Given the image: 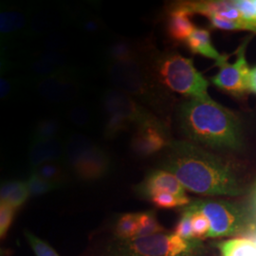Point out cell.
Instances as JSON below:
<instances>
[{
	"instance_id": "cell-1",
	"label": "cell",
	"mask_w": 256,
	"mask_h": 256,
	"mask_svg": "<svg viewBox=\"0 0 256 256\" xmlns=\"http://www.w3.org/2000/svg\"><path fill=\"white\" fill-rule=\"evenodd\" d=\"M160 165L191 192L229 196L242 194L238 176L230 165L192 142H171Z\"/></svg>"
},
{
	"instance_id": "cell-2",
	"label": "cell",
	"mask_w": 256,
	"mask_h": 256,
	"mask_svg": "<svg viewBox=\"0 0 256 256\" xmlns=\"http://www.w3.org/2000/svg\"><path fill=\"white\" fill-rule=\"evenodd\" d=\"M180 124L185 136L214 149L241 146L240 122L229 110L212 99H190L180 108Z\"/></svg>"
},
{
	"instance_id": "cell-3",
	"label": "cell",
	"mask_w": 256,
	"mask_h": 256,
	"mask_svg": "<svg viewBox=\"0 0 256 256\" xmlns=\"http://www.w3.org/2000/svg\"><path fill=\"white\" fill-rule=\"evenodd\" d=\"M158 81L172 92L191 97V99H210L209 82L194 66L192 59L182 55L165 54L155 62Z\"/></svg>"
},
{
	"instance_id": "cell-4",
	"label": "cell",
	"mask_w": 256,
	"mask_h": 256,
	"mask_svg": "<svg viewBox=\"0 0 256 256\" xmlns=\"http://www.w3.org/2000/svg\"><path fill=\"white\" fill-rule=\"evenodd\" d=\"M196 247L194 240H185L176 234L160 232L114 242L108 248V256H184Z\"/></svg>"
},
{
	"instance_id": "cell-5",
	"label": "cell",
	"mask_w": 256,
	"mask_h": 256,
	"mask_svg": "<svg viewBox=\"0 0 256 256\" xmlns=\"http://www.w3.org/2000/svg\"><path fill=\"white\" fill-rule=\"evenodd\" d=\"M192 210L202 212L210 221L208 238H224L244 234L247 228L245 210L236 204L223 200H198L187 205Z\"/></svg>"
},
{
	"instance_id": "cell-6",
	"label": "cell",
	"mask_w": 256,
	"mask_h": 256,
	"mask_svg": "<svg viewBox=\"0 0 256 256\" xmlns=\"http://www.w3.org/2000/svg\"><path fill=\"white\" fill-rule=\"evenodd\" d=\"M108 74L110 82L117 90L132 97L135 96L149 101L153 96V82L146 66L140 63V57L128 61L110 62Z\"/></svg>"
},
{
	"instance_id": "cell-7",
	"label": "cell",
	"mask_w": 256,
	"mask_h": 256,
	"mask_svg": "<svg viewBox=\"0 0 256 256\" xmlns=\"http://www.w3.org/2000/svg\"><path fill=\"white\" fill-rule=\"evenodd\" d=\"M248 40L250 39L244 41V43L238 48V56L234 63H228V57L224 55L216 62L220 66V72L212 78V82L220 90L238 96L244 94L248 90L250 70L248 68L245 57Z\"/></svg>"
},
{
	"instance_id": "cell-8",
	"label": "cell",
	"mask_w": 256,
	"mask_h": 256,
	"mask_svg": "<svg viewBox=\"0 0 256 256\" xmlns=\"http://www.w3.org/2000/svg\"><path fill=\"white\" fill-rule=\"evenodd\" d=\"M102 102L108 114L120 115L137 128L156 119L155 116L138 104L131 95L117 88H110L104 92Z\"/></svg>"
},
{
	"instance_id": "cell-9",
	"label": "cell",
	"mask_w": 256,
	"mask_h": 256,
	"mask_svg": "<svg viewBox=\"0 0 256 256\" xmlns=\"http://www.w3.org/2000/svg\"><path fill=\"white\" fill-rule=\"evenodd\" d=\"M169 144L164 126L156 118L138 126L132 138L131 148L136 155L149 156L169 146Z\"/></svg>"
},
{
	"instance_id": "cell-10",
	"label": "cell",
	"mask_w": 256,
	"mask_h": 256,
	"mask_svg": "<svg viewBox=\"0 0 256 256\" xmlns=\"http://www.w3.org/2000/svg\"><path fill=\"white\" fill-rule=\"evenodd\" d=\"M38 94L46 102L61 104L70 101L78 93L77 82L68 72H61L41 79L37 84Z\"/></svg>"
},
{
	"instance_id": "cell-11",
	"label": "cell",
	"mask_w": 256,
	"mask_h": 256,
	"mask_svg": "<svg viewBox=\"0 0 256 256\" xmlns=\"http://www.w3.org/2000/svg\"><path fill=\"white\" fill-rule=\"evenodd\" d=\"M110 155L106 150L94 144L72 170L78 178L90 182L106 176L110 173Z\"/></svg>"
},
{
	"instance_id": "cell-12",
	"label": "cell",
	"mask_w": 256,
	"mask_h": 256,
	"mask_svg": "<svg viewBox=\"0 0 256 256\" xmlns=\"http://www.w3.org/2000/svg\"><path fill=\"white\" fill-rule=\"evenodd\" d=\"M137 191L140 196L148 200L160 194L186 196L182 184L174 174L166 170H156L150 173L142 182L138 185Z\"/></svg>"
},
{
	"instance_id": "cell-13",
	"label": "cell",
	"mask_w": 256,
	"mask_h": 256,
	"mask_svg": "<svg viewBox=\"0 0 256 256\" xmlns=\"http://www.w3.org/2000/svg\"><path fill=\"white\" fill-rule=\"evenodd\" d=\"M63 160L64 144L57 138L32 142L28 149V162L32 169L48 162H61Z\"/></svg>"
},
{
	"instance_id": "cell-14",
	"label": "cell",
	"mask_w": 256,
	"mask_h": 256,
	"mask_svg": "<svg viewBox=\"0 0 256 256\" xmlns=\"http://www.w3.org/2000/svg\"><path fill=\"white\" fill-rule=\"evenodd\" d=\"M190 14L178 6H176L168 21V34L176 42H186L196 30L190 19Z\"/></svg>"
},
{
	"instance_id": "cell-15",
	"label": "cell",
	"mask_w": 256,
	"mask_h": 256,
	"mask_svg": "<svg viewBox=\"0 0 256 256\" xmlns=\"http://www.w3.org/2000/svg\"><path fill=\"white\" fill-rule=\"evenodd\" d=\"M186 43L190 50L194 54L203 55L207 58L214 59L216 60V62H218L223 56L220 54L214 46H212L210 32L208 30L196 28L192 34L187 39Z\"/></svg>"
},
{
	"instance_id": "cell-16",
	"label": "cell",
	"mask_w": 256,
	"mask_h": 256,
	"mask_svg": "<svg viewBox=\"0 0 256 256\" xmlns=\"http://www.w3.org/2000/svg\"><path fill=\"white\" fill-rule=\"evenodd\" d=\"M30 196L27 182L21 180H9L2 183L0 188V200L6 202L14 209H19Z\"/></svg>"
},
{
	"instance_id": "cell-17",
	"label": "cell",
	"mask_w": 256,
	"mask_h": 256,
	"mask_svg": "<svg viewBox=\"0 0 256 256\" xmlns=\"http://www.w3.org/2000/svg\"><path fill=\"white\" fill-rule=\"evenodd\" d=\"M93 144L92 140L84 134L75 133L70 135L64 144V162L66 164L72 169Z\"/></svg>"
},
{
	"instance_id": "cell-18",
	"label": "cell",
	"mask_w": 256,
	"mask_h": 256,
	"mask_svg": "<svg viewBox=\"0 0 256 256\" xmlns=\"http://www.w3.org/2000/svg\"><path fill=\"white\" fill-rule=\"evenodd\" d=\"M218 248L222 256H256V241L245 236L220 242Z\"/></svg>"
},
{
	"instance_id": "cell-19",
	"label": "cell",
	"mask_w": 256,
	"mask_h": 256,
	"mask_svg": "<svg viewBox=\"0 0 256 256\" xmlns=\"http://www.w3.org/2000/svg\"><path fill=\"white\" fill-rule=\"evenodd\" d=\"M27 22L26 16L16 10L1 12L0 14V32L2 36H10L16 34L25 27Z\"/></svg>"
},
{
	"instance_id": "cell-20",
	"label": "cell",
	"mask_w": 256,
	"mask_h": 256,
	"mask_svg": "<svg viewBox=\"0 0 256 256\" xmlns=\"http://www.w3.org/2000/svg\"><path fill=\"white\" fill-rule=\"evenodd\" d=\"M61 129L60 122L54 118L41 120L34 129L32 142L56 138Z\"/></svg>"
},
{
	"instance_id": "cell-21",
	"label": "cell",
	"mask_w": 256,
	"mask_h": 256,
	"mask_svg": "<svg viewBox=\"0 0 256 256\" xmlns=\"http://www.w3.org/2000/svg\"><path fill=\"white\" fill-rule=\"evenodd\" d=\"M32 173L39 176L48 182L61 186L64 182L66 173L61 162H48L32 169Z\"/></svg>"
},
{
	"instance_id": "cell-22",
	"label": "cell",
	"mask_w": 256,
	"mask_h": 256,
	"mask_svg": "<svg viewBox=\"0 0 256 256\" xmlns=\"http://www.w3.org/2000/svg\"><path fill=\"white\" fill-rule=\"evenodd\" d=\"M138 230L134 238H144L162 232L164 229L158 222L153 210L138 212Z\"/></svg>"
},
{
	"instance_id": "cell-23",
	"label": "cell",
	"mask_w": 256,
	"mask_h": 256,
	"mask_svg": "<svg viewBox=\"0 0 256 256\" xmlns=\"http://www.w3.org/2000/svg\"><path fill=\"white\" fill-rule=\"evenodd\" d=\"M110 62L128 61L138 58L137 48L132 42L119 41L113 43L106 52Z\"/></svg>"
},
{
	"instance_id": "cell-24",
	"label": "cell",
	"mask_w": 256,
	"mask_h": 256,
	"mask_svg": "<svg viewBox=\"0 0 256 256\" xmlns=\"http://www.w3.org/2000/svg\"><path fill=\"white\" fill-rule=\"evenodd\" d=\"M138 226V214H124L116 223L115 234L119 240L132 239L137 232Z\"/></svg>"
},
{
	"instance_id": "cell-25",
	"label": "cell",
	"mask_w": 256,
	"mask_h": 256,
	"mask_svg": "<svg viewBox=\"0 0 256 256\" xmlns=\"http://www.w3.org/2000/svg\"><path fill=\"white\" fill-rule=\"evenodd\" d=\"M183 209L189 210L191 212V222H192V238L196 240H202L208 238L210 232V224L208 218L198 210H192L190 207L186 206Z\"/></svg>"
},
{
	"instance_id": "cell-26",
	"label": "cell",
	"mask_w": 256,
	"mask_h": 256,
	"mask_svg": "<svg viewBox=\"0 0 256 256\" xmlns=\"http://www.w3.org/2000/svg\"><path fill=\"white\" fill-rule=\"evenodd\" d=\"M132 124L117 114H108V120L104 126V135L108 138H116L119 134L128 131Z\"/></svg>"
},
{
	"instance_id": "cell-27",
	"label": "cell",
	"mask_w": 256,
	"mask_h": 256,
	"mask_svg": "<svg viewBox=\"0 0 256 256\" xmlns=\"http://www.w3.org/2000/svg\"><path fill=\"white\" fill-rule=\"evenodd\" d=\"M150 200L160 209H172L190 204V200L187 196H178L172 194H160L152 198Z\"/></svg>"
},
{
	"instance_id": "cell-28",
	"label": "cell",
	"mask_w": 256,
	"mask_h": 256,
	"mask_svg": "<svg viewBox=\"0 0 256 256\" xmlns=\"http://www.w3.org/2000/svg\"><path fill=\"white\" fill-rule=\"evenodd\" d=\"M28 190L30 196H39L46 194L48 192H52L57 189L59 186L55 185L54 183L48 182L39 176L32 173L27 180Z\"/></svg>"
},
{
	"instance_id": "cell-29",
	"label": "cell",
	"mask_w": 256,
	"mask_h": 256,
	"mask_svg": "<svg viewBox=\"0 0 256 256\" xmlns=\"http://www.w3.org/2000/svg\"><path fill=\"white\" fill-rule=\"evenodd\" d=\"M212 27L225 30H250L256 32V27L248 24L245 21H232L227 19L221 18L218 16L210 18Z\"/></svg>"
},
{
	"instance_id": "cell-30",
	"label": "cell",
	"mask_w": 256,
	"mask_h": 256,
	"mask_svg": "<svg viewBox=\"0 0 256 256\" xmlns=\"http://www.w3.org/2000/svg\"><path fill=\"white\" fill-rule=\"evenodd\" d=\"M25 236L27 238V241L36 256H59V254L54 250V248L50 247L44 240L37 238L36 236H34L30 232L26 230Z\"/></svg>"
},
{
	"instance_id": "cell-31",
	"label": "cell",
	"mask_w": 256,
	"mask_h": 256,
	"mask_svg": "<svg viewBox=\"0 0 256 256\" xmlns=\"http://www.w3.org/2000/svg\"><path fill=\"white\" fill-rule=\"evenodd\" d=\"M16 210L12 206L6 202L0 203V238H5L10 227L14 218Z\"/></svg>"
},
{
	"instance_id": "cell-32",
	"label": "cell",
	"mask_w": 256,
	"mask_h": 256,
	"mask_svg": "<svg viewBox=\"0 0 256 256\" xmlns=\"http://www.w3.org/2000/svg\"><path fill=\"white\" fill-rule=\"evenodd\" d=\"M234 4L241 12L243 20L256 27V0H236Z\"/></svg>"
},
{
	"instance_id": "cell-33",
	"label": "cell",
	"mask_w": 256,
	"mask_h": 256,
	"mask_svg": "<svg viewBox=\"0 0 256 256\" xmlns=\"http://www.w3.org/2000/svg\"><path fill=\"white\" fill-rule=\"evenodd\" d=\"M174 234L185 240H196L192 238L191 212L189 210L182 209V218L174 228Z\"/></svg>"
},
{
	"instance_id": "cell-34",
	"label": "cell",
	"mask_w": 256,
	"mask_h": 256,
	"mask_svg": "<svg viewBox=\"0 0 256 256\" xmlns=\"http://www.w3.org/2000/svg\"><path fill=\"white\" fill-rule=\"evenodd\" d=\"M90 119V111L82 106H75L70 112V120L77 126H84L88 124Z\"/></svg>"
},
{
	"instance_id": "cell-35",
	"label": "cell",
	"mask_w": 256,
	"mask_h": 256,
	"mask_svg": "<svg viewBox=\"0 0 256 256\" xmlns=\"http://www.w3.org/2000/svg\"><path fill=\"white\" fill-rule=\"evenodd\" d=\"M12 90V84L7 79H1L0 81V95L1 99H6L10 96V92Z\"/></svg>"
},
{
	"instance_id": "cell-36",
	"label": "cell",
	"mask_w": 256,
	"mask_h": 256,
	"mask_svg": "<svg viewBox=\"0 0 256 256\" xmlns=\"http://www.w3.org/2000/svg\"><path fill=\"white\" fill-rule=\"evenodd\" d=\"M82 28L88 32H96L100 28V24L96 19H88L82 24Z\"/></svg>"
},
{
	"instance_id": "cell-37",
	"label": "cell",
	"mask_w": 256,
	"mask_h": 256,
	"mask_svg": "<svg viewBox=\"0 0 256 256\" xmlns=\"http://www.w3.org/2000/svg\"><path fill=\"white\" fill-rule=\"evenodd\" d=\"M248 90L256 94V66L252 68L250 72L248 78Z\"/></svg>"
}]
</instances>
